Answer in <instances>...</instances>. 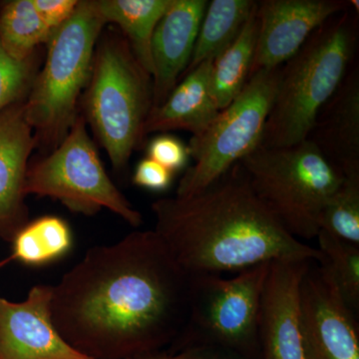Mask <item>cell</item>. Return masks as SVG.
<instances>
[{
  "instance_id": "1",
  "label": "cell",
  "mask_w": 359,
  "mask_h": 359,
  "mask_svg": "<svg viewBox=\"0 0 359 359\" xmlns=\"http://www.w3.org/2000/svg\"><path fill=\"white\" fill-rule=\"evenodd\" d=\"M189 306L190 276L154 230L92 248L52 285L56 330L93 359H128L174 344Z\"/></svg>"
},
{
  "instance_id": "2",
  "label": "cell",
  "mask_w": 359,
  "mask_h": 359,
  "mask_svg": "<svg viewBox=\"0 0 359 359\" xmlns=\"http://www.w3.org/2000/svg\"><path fill=\"white\" fill-rule=\"evenodd\" d=\"M152 211L155 233L189 276L321 257L318 248L290 235L269 211L241 163L191 197L156 201Z\"/></svg>"
},
{
  "instance_id": "3",
  "label": "cell",
  "mask_w": 359,
  "mask_h": 359,
  "mask_svg": "<svg viewBox=\"0 0 359 359\" xmlns=\"http://www.w3.org/2000/svg\"><path fill=\"white\" fill-rule=\"evenodd\" d=\"M358 39V13L351 6L325 21L280 66L259 146L289 147L308 139L321 108L354 62Z\"/></svg>"
},
{
  "instance_id": "4",
  "label": "cell",
  "mask_w": 359,
  "mask_h": 359,
  "mask_svg": "<svg viewBox=\"0 0 359 359\" xmlns=\"http://www.w3.org/2000/svg\"><path fill=\"white\" fill-rule=\"evenodd\" d=\"M105 25L96 0H85L79 1L69 20L52 33L43 68L23 101L37 146L53 150L74 124L80 94L88 84Z\"/></svg>"
},
{
  "instance_id": "5",
  "label": "cell",
  "mask_w": 359,
  "mask_h": 359,
  "mask_svg": "<svg viewBox=\"0 0 359 359\" xmlns=\"http://www.w3.org/2000/svg\"><path fill=\"white\" fill-rule=\"evenodd\" d=\"M152 96V77L135 57L127 40L114 34L103 37L94 53L83 117L116 171L126 168L143 141Z\"/></svg>"
},
{
  "instance_id": "6",
  "label": "cell",
  "mask_w": 359,
  "mask_h": 359,
  "mask_svg": "<svg viewBox=\"0 0 359 359\" xmlns=\"http://www.w3.org/2000/svg\"><path fill=\"white\" fill-rule=\"evenodd\" d=\"M252 190L290 235L313 240L318 219L344 175L309 139L283 148L259 146L241 161Z\"/></svg>"
},
{
  "instance_id": "7",
  "label": "cell",
  "mask_w": 359,
  "mask_h": 359,
  "mask_svg": "<svg viewBox=\"0 0 359 359\" xmlns=\"http://www.w3.org/2000/svg\"><path fill=\"white\" fill-rule=\"evenodd\" d=\"M269 263L233 278L215 273L190 276V306L175 351L208 346L241 359H261L259 308Z\"/></svg>"
},
{
  "instance_id": "8",
  "label": "cell",
  "mask_w": 359,
  "mask_h": 359,
  "mask_svg": "<svg viewBox=\"0 0 359 359\" xmlns=\"http://www.w3.org/2000/svg\"><path fill=\"white\" fill-rule=\"evenodd\" d=\"M25 191L59 201L75 214L93 216L107 209L134 228L143 223L141 212L106 173L81 115L50 154L28 166Z\"/></svg>"
},
{
  "instance_id": "9",
  "label": "cell",
  "mask_w": 359,
  "mask_h": 359,
  "mask_svg": "<svg viewBox=\"0 0 359 359\" xmlns=\"http://www.w3.org/2000/svg\"><path fill=\"white\" fill-rule=\"evenodd\" d=\"M280 67L250 75L237 98L219 111L209 128L188 144L195 164L180 180L176 197L188 198L256 150L263 139L276 88Z\"/></svg>"
},
{
  "instance_id": "10",
  "label": "cell",
  "mask_w": 359,
  "mask_h": 359,
  "mask_svg": "<svg viewBox=\"0 0 359 359\" xmlns=\"http://www.w3.org/2000/svg\"><path fill=\"white\" fill-rule=\"evenodd\" d=\"M313 262L269 263L259 308L261 359H309L302 320V283Z\"/></svg>"
},
{
  "instance_id": "11",
  "label": "cell",
  "mask_w": 359,
  "mask_h": 359,
  "mask_svg": "<svg viewBox=\"0 0 359 359\" xmlns=\"http://www.w3.org/2000/svg\"><path fill=\"white\" fill-rule=\"evenodd\" d=\"M302 309L309 359H359L358 316L316 261L302 280Z\"/></svg>"
},
{
  "instance_id": "12",
  "label": "cell",
  "mask_w": 359,
  "mask_h": 359,
  "mask_svg": "<svg viewBox=\"0 0 359 359\" xmlns=\"http://www.w3.org/2000/svg\"><path fill=\"white\" fill-rule=\"evenodd\" d=\"M351 6L349 0L257 1L259 32L250 75L285 65L320 26Z\"/></svg>"
},
{
  "instance_id": "13",
  "label": "cell",
  "mask_w": 359,
  "mask_h": 359,
  "mask_svg": "<svg viewBox=\"0 0 359 359\" xmlns=\"http://www.w3.org/2000/svg\"><path fill=\"white\" fill-rule=\"evenodd\" d=\"M52 285H34L21 302L0 299V359H93L70 346L54 325Z\"/></svg>"
},
{
  "instance_id": "14",
  "label": "cell",
  "mask_w": 359,
  "mask_h": 359,
  "mask_svg": "<svg viewBox=\"0 0 359 359\" xmlns=\"http://www.w3.org/2000/svg\"><path fill=\"white\" fill-rule=\"evenodd\" d=\"M208 4L207 0H172L158 23L151 44L152 109L165 102L185 73Z\"/></svg>"
},
{
  "instance_id": "15",
  "label": "cell",
  "mask_w": 359,
  "mask_h": 359,
  "mask_svg": "<svg viewBox=\"0 0 359 359\" xmlns=\"http://www.w3.org/2000/svg\"><path fill=\"white\" fill-rule=\"evenodd\" d=\"M23 101L0 113V235L11 241L28 223L25 177L28 160L37 147Z\"/></svg>"
},
{
  "instance_id": "16",
  "label": "cell",
  "mask_w": 359,
  "mask_h": 359,
  "mask_svg": "<svg viewBox=\"0 0 359 359\" xmlns=\"http://www.w3.org/2000/svg\"><path fill=\"white\" fill-rule=\"evenodd\" d=\"M308 139L342 174L359 173V69L353 63Z\"/></svg>"
},
{
  "instance_id": "17",
  "label": "cell",
  "mask_w": 359,
  "mask_h": 359,
  "mask_svg": "<svg viewBox=\"0 0 359 359\" xmlns=\"http://www.w3.org/2000/svg\"><path fill=\"white\" fill-rule=\"evenodd\" d=\"M212 60L205 61L182 78L166 100L149 113L143 136L156 132L185 130L198 137L219 114L211 92Z\"/></svg>"
},
{
  "instance_id": "18",
  "label": "cell",
  "mask_w": 359,
  "mask_h": 359,
  "mask_svg": "<svg viewBox=\"0 0 359 359\" xmlns=\"http://www.w3.org/2000/svg\"><path fill=\"white\" fill-rule=\"evenodd\" d=\"M172 0H96L106 25L119 26L142 67L152 77L153 35Z\"/></svg>"
},
{
  "instance_id": "19",
  "label": "cell",
  "mask_w": 359,
  "mask_h": 359,
  "mask_svg": "<svg viewBox=\"0 0 359 359\" xmlns=\"http://www.w3.org/2000/svg\"><path fill=\"white\" fill-rule=\"evenodd\" d=\"M257 4L237 39L212 61L211 92L219 111L237 98L249 80L259 32Z\"/></svg>"
},
{
  "instance_id": "20",
  "label": "cell",
  "mask_w": 359,
  "mask_h": 359,
  "mask_svg": "<svg viewBox=\"0 0 359 359\" xmlns=\"http://www.w3.org/2000/svg\"><path fill=\"white\" fill-rule=\"evenodd\" d=\"M254 0H212L208 4L190 63L183 78L205 61H214L237 39L256 6Z\"/></svg>"
},
{
  "instance_id": "21",
  "label": "cell",
  "mask_w": 359,
  "mask_h": 359,
  "mask_svg": "<svg viewBox=\"0 0 359 359\" xmlns=\"http://www.w3.org/2000/svg\"><path fill=\"white\" fill-rule=\"evenodd\" d=\"M13 256L29 266H42L65 257L73 245L69 224L60 217L44 216L28 222L13 238Z\"/></svg>"
},
{
  "instance_id": "22",
  "label": "cell",
  "mask_w": 359,
  "mask_h": 359,
  "mask_svg": "<svg viewBox=\"0 0 359 359\" xmlns=\"http://www.w3.org/2000/svg\"><path fill=\"white\" fill-rule=\"evenodd\" d=\"M52 33L33 0L7 2L0 11V44L18 62L33 60L37 47L48 43Z\"/></svg>"
},
{
  "instance_id": "23",
  "label": "cell",
  "mask_w": 359,
  "mask_h": 359,
  "mask_svg": "<svg viewBox=\"0 0 359 359\" xmlns=\"http://www.w3.org/2000/svg\"><path fill=\"white\" fill-rule=\"evenodd\" d=\"M321 257L318 264L334 282L346 306L358 316L359 311V245L346 242L325 231H318Z\"/></svg>"
},
{
  "instance_id": "24",
  "label": "cell",
  "mask_w": 359,
  "mask_h": 359,
  "mask_svg": "<svg viewBox=\"0 0 359 359\" xmlns=\"http://www.w3.org/2000/svg\"><path fill=\"white\" fill-rule=\"evenodd\" d=\"M320 231L359 245V173L344 174L318 219Z\"/></svg>"
},
{
  "instance_id": "25",
  "label": "cell",
  "mask_w": 359,
  "mask_h": 359,
  "mask_svg": "<svg viewBox=\"0 0 359 359\" xmlns=\"http://www.w3.org/2000/svg\"><path fill=\"white\" fill-rule=\"evenodd\" d=\"M34 59L18 62L11 58L0 44V113L29 91L33 79Z\"/></svg>"
},
{
  "instance_id": "26",
  "label": "cell",
  "mask_w": 359,
  "mask_h": 359,
  "mask_svg": "<svg viewBox=\"0 0 359 359\" xmlns=\"http://www.w3.org/2000/svg\"><path fill=\"white\" fill-rule=\"evenodd\" d=\"M148 157L175 173L187 166L190 153L188 146L176 137L161 135L149 144Z\"/></svg>"
},
{
  "instance_id": "27",
  "label": "cell",
  "mask_w": 359,
  "mask_h": 359,
  "mask_svg": "<svg viewBox=\"0 0 359 359\" xmlns=\"http://www.w3.org/2000/svg\"><path fill=\"white\" fill-rule=\"evenodd\" d=\"M173 176V172L147 157L137 165L133 183L147 190L163 192L171 185Z\"/></svg>"
},
{
  "instance_id": "28",
  "label": "cell",
  "mask_w": 359,
  "mask_h": 359,
  "mask_svg": "<svg viewBox=\"0 0 359 359\" xmlns=\"http://www.w3.org/2000/svg\"><path fill=\"white\" fill-rule=\"evenodd\" d=\"M40 18L52 32L70 20L76 11L77 0H33Z\"/></svg>"
},
{
  "instance_id": "29",
  "label": "cell",
  "mask_w": 359,
  "mask_h": 359,
  "mask_svg": "<svg viewBox=\"0 0 359 359\" xmlns=\"http://www.w3.org/2000/svg\"><path fill=\"white\" fill-rule=\"evenodd\" d=\"M128 359H241L214 347L192 346L173 351V353H161L159 351L140 354Z\"/></svg>"
},
{
  "instance_id": "30",
  "label": "cell",
  "mask_w": 359,
  "mask_h": 359,
  "mask_svg": "<svg viewBox=\"0 0 359 359\" xmlns=\"http://www.w3.org/2000/svg\"><path fill=\"white\" fill-rule=\"evenodd\" d=\"M4 263H6V262H4ZM4 263H1V264H0V266H4Z\"/></svg>"
}]
</instances>
